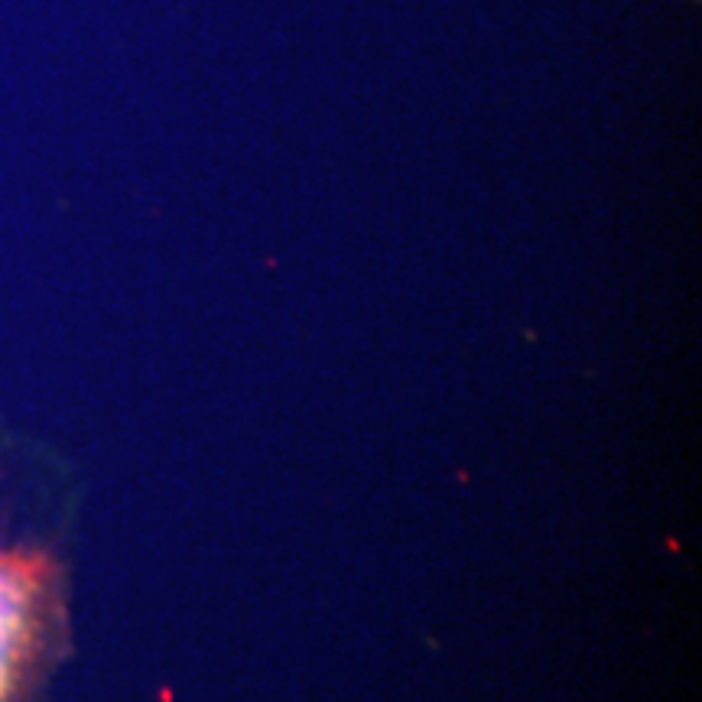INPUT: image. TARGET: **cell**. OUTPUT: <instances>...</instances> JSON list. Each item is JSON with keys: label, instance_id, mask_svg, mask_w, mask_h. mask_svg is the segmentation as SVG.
Instances as JSON below:
<instances>
[{"label": "cell", "instance_id": "6da1fadb", "mask_svg": "<svg viewBox=\"0 0 702 702\" xmlns=\"http://www.w3.org/2000/svg\"><path fill=\"white\" fill-rule=\"evenodd\" d=\"M26 611H30V579L20 576L17 566L0 556V680L17 647Z\"/></svg>", "mask_w": 702, "mask_h": 702}]
</instances>
